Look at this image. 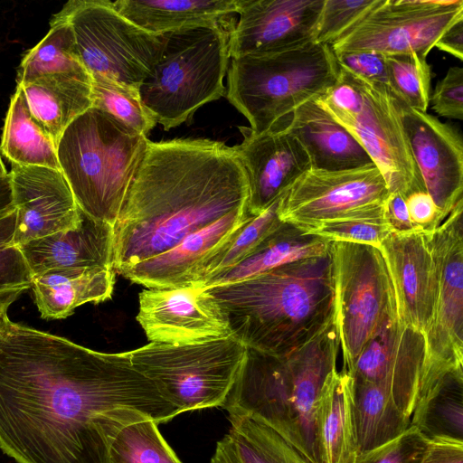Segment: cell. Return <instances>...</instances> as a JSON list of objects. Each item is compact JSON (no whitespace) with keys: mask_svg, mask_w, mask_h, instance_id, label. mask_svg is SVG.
I'll return each mask as SVG.
<instances>
[{"mask_svg":"<svg viewBox=\"0 0 463 463\" xmlns=\"http://www.w3.org/2000/svg\"><path fill=\"white\" fill-rule=\"evenodd\" d=\"M463 200L426 234L437 273V303L425 335L424 372L463 367Z\"/></svg>","mask_w":463,"mask_h":463,"instance_id":"cell-14","label":"cell"},{"mask_svg":"<svg viewBox=\"0 0 463 463\" xmlns=\"http://www.w3.org/2000/svg\"><path fill=\"white\" fill-rule=\"evenodd\" d=\"M226 434L240 463H311L279 434L258 419L229 413Z\"/></svg>","mask_w":463,"mask_h":463,"instance_id":"cell-34","label":"cell"},{"mask_svg":"<svg viewBox=\"0 0 463 463\" xmlns=\"http://www.w3.org/2000/svg\"><path fill=\"white\" fill-rule=\"evenodd\" d=\"M463 15V1L380 0L330 47L427 57L441 33Z\"/></svg>","mask_w":463,"mask_h":463,"instance_id":"cell-13","label":"cell"},{"mask_svg":"<svg viewBox=\"0 0 463 463\" xmlns=\"http://www.w3.org/2000/svg\"><path fill=\"white\" fill-rule=\"evenodd\" d=\"M243 141L233 148L249 183L248 211L258 216L310 169L308 156L285 127L256 134L239 127Z\"/></svg>","mask_w":463,"mask_h":463,"instance_id":"cell-21","label":"cell"},{"mask_svg":"<svg viewBox=\"0 0 463 463\" xmlns=\"http://www.w3.org/2000/svg\"><path fill=\"white\" fill-rule=\"evenodd\" d=\"M226 98L260 134L285 127L302 104L326 94L340 66L331 47L314 41L232 58Z\"/></svg>","mask_w":463,"mask_h":463,"instance_id":"cell-6","label":"cell"},{"mask_svg":"<svg viewBox=\"0 0 463 463\" xmlns=\"http://www.w3.org/2000/svg\"><path fill=\"white\" fill-rule=\"evenodd\" d=\"M137 320L154 343L183 345L232 335L227 314L201 285L146 288Z\"/></svg>","mask_w":463,"mask_h":463,"instance_id":"cell-15","label":"cell"},{"mask_svg":"<svg viewBox=\"0 0 463 463\" xmlns=\"http://www.w3.org/2000/svg\"><path fill=\"white\" fill-rule=\"evenodd\" d=\"M246 355L247 347L233 335L183 345L151 342L129 351L134 368L180 413L222 408Z\"/></svg>","mask_w":463,"mask_h":463,"instance_id":"cell-9","label":"cell"},{"mask_svg":"<svg viewBox=\"0 0 463 463\" xmlns=\"http://www.w3.org/2000/svg\"><path fill=\"white\" fill-rule=\"evenodd\" d=\"M403 197L416 231L430 234L442 223L441 214L426 189L411 191Z\"/></svg>","mask_w":463,"mask_h":463,"instance_id":"cell-45","label":"cell"},{"mask_svg":"<svg viewBox=\"0 0 463 463\" xmlns=\"http://www.w3.org/2000/svg\"><path fill=\"white\" fill-rule=\"evenodd\" d=\"M380 0H325L313 41L331 45Z\"/></svg>","mask_w":463,"mask_h":463,"instance_id":"cell-40","label":"cell"},{"mask_svg":"<svg viewBox=\"0 0 463 463\" xmlns=\"http://www.w3.org/2000/svg\"><path fill=\"white\" fill-rule=\"evenodd\" d=\"M115 9L140 28L165 34L187 27L229 23L241 0H118Z\"/></svg>","mask_w":463,"mask_h":463,"instance_id":"cell-28","label":"cell"},{"mask_svg":"<svg viewBox=\"0 0 463 463\" xmlns=\"http://www.w3.org/2000/svg\"><path fill=\"white\" fill-rule=\"evenodd\" d=\"M16 223V210L0 218V291L12 288H29L33 274L18 247L9 246Z\"/></svg>","mask_w":463,"mask_h":463,"instance_id":"cell-41","label":"cell"},{"mask_svg":"<svg viewBox=\"0 0 463 463\" xmlns=\"http://www.w3.org/2000/svg\"><path fill=\"white\" fill-rule=\"evenodd\" d=\"M432 109L440 117L463 118V68L450 67L430 94Z\"/></svg>","mask_w":463,"mask_h":463,"instance_id":"cell-43","label":"cell"},{"mask_svg":"<svg viewBox=\"0 0 463 463\" xmlns=\"http://www.w3.org/2000/svg\"><path fill=\"white\" fill-rule=\"evenodd\" d=\"M285 128L304 146L312 170L341 171L373 165L357 139L317 99L298 107Z\"/></svg>","mask_w":463,"mask_h":463,"instance_id":"cell-24","label":"cell"},{"mask_svg":"<svg viewBox=\"0 0 463 463\" xmlns=\"http://www.w3.org/2000/svg\"><path fill=\"white\" fill-rule=\"evenodd\" d=\"M179 410L131 364L9 320L0 330V449L17 463H110L121 427Z\"/></svg>","mask_w":463,"mask_h":463,"instance_id":"cell-1","label":"cell"},{"mask_svg":"<svg viewBox=\"0 0 463 463\" xmlns=\"http://www.w3.org/2000/svg\"><path fill=\"white\" fill-rule=\"evenodd\" d=\"M10 174L0 177V218L14 211Z\"/></svg>","mask_w":463,"mask_h":463,"instance_id":"cell-51","label":"cell"},{"mask_svg":"<svg viewBox=\"0 0 463 463\" xmlns=\"http://www.w3.org/2000/svg\"><path fill=\"white\" fill-rule=\"evenodd\" d=\"M210 463H240L226 435L217 442Z\"/></svg>","mask_w":463,"mask_h":463,"instance_id":"cell-50","label":"cell"},{"mask_svg":"<svg viewBox=\"0 0 463 463\" xmlns=\"http://www.w3.org/2000/svg\"><path fill=\"white\" fill-rule=\"evenodd\" d=\"M428 439L411 425L394 439L357 455L354 463H420Z\"/></svg>","mask_w":463,"mask_h":463,"instance_id":"cell-42","label":"cell"},{"mask_svg":"<svg viewBox=\"0 0 463 463\" xmlns=\"http://www.w3.org/2000/svg\"><path fill=\"white\" fill-rule=\"evenodd\" d=\"M253 217L248 207L235 210L192 233L168 251L137 264L122 276L147 288L186 286L194 269Z\"/></svg>","mask_w":463,"mask_h":463,"instance_id":"cell-22","label":"cell"},{"mask_svg":"<svg viewBox=\"0 0 463 463\" xmlns=\"http://www.w3.org/2000/svg\"><path fill=\"white\" fill-rule=\"evenodd\" d=\"M340 67L369 81L390 88L386 55L373 51H346L335 53Z\"/></svg>","mask_w":463,"mask_h":463,"instance_id":"cell-44","label":"cell"},{"mask_svg":"<svg viewBox=\"0 0 463 463\" xmlns=\"http://www.w3.org/2000/svg\"><path fill=\"white\" fill-rule=\"evenodd\" d=\"M316 430L321 463H354L358 455L353 380L333 370L326 378L316 406Z\"/></svg>","mask_w":463,"mask_h":463,"instance_id":"cell-25","label":"cell"},{"mask_svg":"<svg viewBox=\"0 0 463 463\" xmlns=\"http://www.w3.org/2000/svg\"><path fill=\"white\" fill-rule=\"evenodd\" d=\"M402 119L425 187L443 221L463 200V141L450 124L402 102Z\"/></svg>","mask_w":463,"mask_h":463,"instance_id":"cell-18","label":"cell"},{"mask_svg":"<svg viewBox=\"0 0 463 463\" xmlns=\"http://www.w3.org/2000/svg\"><path fill=\"white\" fill-rule=\"evenodd\" d=\"M90 77L92 107L146 137L157 123L143 105L138 89L100 75Z\"/></svg>","mask_w":463,"mask_h":463,"instance_id":"cell-37","label":"cell"},{"mask_svg":"<svg viewBox=\"0 0 463 463\" xmlns=\"http://www.w3.org/2000/svg\"><path fill=\"white\" fill-rule=\"evenodd\" d=\"M379 249L392 283L399 321L425 337L437 303L436 267L426 234L392 232Z\"/></svg>","mask_w":463,"mask_h":463,"instance_id":"cell-20","label":"cell"},{"mask_svg":"<svg viewBox=\"0 0 463 463\" xmlns=\"http://www.w3.org/2000/svg\"><path fill=\"white\" fill-rule=\"evenodd\" d=\"M280 198L247 222L226 244L203 260L191 273L187 285H203L208 279L237 265L279 227L284 222L278 213Z\"/></svg>","mask_w":463,"mask_h":463,"instance_id":"cell-35","label":"cell"},{"mask_svg":"<svg viewBox=\"0 0 463 463\" xmlns=\"http://www.w3.org/2000/svg\"><path fill=\"white\" fill-rule=\"evenodd\" d=\"M17 87L31 115L56 146L69 125L92 107L90 75L52 74Z\"/></svg>","mask_w":463,"mask_h":463,"instance_id":"cell-27","label":"cell"},{"mask_svg":"<svg viewBox=\"0 0 463 463\" xmlns=\"http://www.w3.org/2000/svg\"><path fill=\"white\" fill-rule=\"evenodd\" d=\"M331 244L326 239L283 222L241 262L208 279L201 286L211 288L235 283L288 262L324 255L330 250Z\"/></svg>","mask_w":463,"mask_h":463,"instance_id":"cell-29","label":"cell"},{"mask_svg":"<svg viewBox=\"0 0 463 463\" xmlns=\"http://www.w3.org/2000/svg\"><path fill=\"white\" fill-rule=\"evenodd\" d=\"M54 14L70 24L90 75L137 89L152 71L165 43V34L140 28L109 0H70Z\"/></svg>","mask_w":463,"mask_h":463,"instance_id":"cell-10","label":"cell"},{"mask_svg":"<svg viewBox=\"0 0 463 463\" xmlns=\"http://www.w3.org/2000/svg\"><path fill=\"white\" fill-rule=\"evenodd\" d=\"M325 0H241L229 39L231 58L313 41Z\"/></svg>","mask_w":463,"mask_h":463,"instance_id":"cell-19","label":"cell"},{"mask_svg":"<svg viewBox=\"0 0 463 463\" xmlns=\"http://www.w3.org/2000/svg\"><path fill=\"white\" fill-rule=\"evenodd\" d=\"M248 200L233 146L207 138L148 140L113 225L115 272L168 251Z\"/></svg>","mask_w":463,"mask_h":463,"instance_id":"cell-2","label":"cell"},{"mask_svg":"<svg viewBox=\"0 0 463 463\" xmlns=\"http://www.w3.org/2000/svg\"><path fill=\"white\" fill-rule=\"evenodd\" d=\"M439 50L463 60V15L453 21L435 43Z\"/></svg>","mask_w":463,"mask_h":463,"instance_id":"cell-48","label":"cell"},{"mask_svg":"<svg viewBox=\"0 0 463 463\" xmlns=\"http://www.w3.org/2000/svg\"><path fill=\"white\" fill-rule=\"evenodd\" d=\"M0 151L11 164L61 171L56 145L31 115L18 87L5 116Z\"/></svg>","mask_w":463,"mask_h":463,"instance_id":"cell-32","label":"cell"},{"mask_svg":"<svg viewBox=\"0 0 463 463\" xmlns=\"http://www.w3.org/2000/svg\"><path fill=\"white\" fill-rule=\"evenodd\" d=\"M352 380L358 454L394 439L411 426V418L402 412L384 386Z\"/></svg>","mask_w":463,"mask_h":463,"instance_id":"cell-30","label":"cell"},{"mask_svg":"<svg viewBox=\"0 0 463 463\" xmlns=\"http://www.w3.org/2000/svg\"><path fill=\"white\" fill-rule=\"evenodd\" d=\"M428 439L463 440V367L441 373L419 399L411 418Z\"/></svg>","mask_w":463,"mask_h":463,"instance_id":"cell-31","label":"cell"},{"mask_svg":"<svg viewBox=\"0 0 463 463\" xmlns=\"http://www.w3.org/2000/svg\"><path fill=\"white\" fill-rule=\"evenodd\" d=\"M389 195L374 164L341 171L309 169L282 195L278 213L282 222L309 232L333 220L385 217Z\"/></svg>","mask_w":463,"mask_h":463,"instance_id":"cell-12","label":"cell"},{"mask_svg":"<svg viewBox=\"0 0 463 463\" xmlns=\"http://www.w3.org/2000/svg\"><path fill=\"white\" fill-rule=\"evenodd\" d=\"M340 347L335 317L313 339L283 355L247 348L241 373L222 408L254 417L311 463H321L316 406Z\"/></svg>","mask_w":463,"mask_h":463,"instance_id":"cell-4","label":"cell"},{"mask_svg":"<svg viewBox=\"0 0 463 463\" xmlns=\"http://www.w3.org/2000/svg\"><path fill=\"white\" fill-rule=\"evenodd\" d=\"M152 419L118 429L109 442L110 463H182Z\"/></svg>","mask_w":463,"mask_h":463,"instance_id":"cell-36","label":"cell"},{"mask_svg":"<svg viewBox=\"0 0 463 463\" xmlns=\"http://www.w3.org/2000/svg\"><path fill=\"white\" fill-rule=\"evenodd\" d=\"M147 143L146 136L93 107L69 125L57 144L58 161L84 214L115 224Z\"/></svg>","mask_w":463,"mask_h":463,"instance_id":"cell-5","label":"cell"},{"mask_svg":"<svg viewBox=\"0 0 463 463\" xmlns=\"http://www.w3.org/2000/svg\"><path fill=\"white\" fill-rule=\"evenodd\" d=\"M426 359L424 335L389 320L368 341L347 373L356 380L384 386L402 412L411 418L420 397Z\"/></svg>","mask_w":463,"mask_h":463,"instance_id":"cell-16","label":"cell"},{"mask_svg":"<svg viewBox=\"0 0 463 463\" xmlns=\"http://www.w3.org/2000/svg\"><path fill=\"white\" fill-rule=\"evenodd\" d=\"M11 165L16 223L9 246L18 247L80 224L81 211L61 171Z\"/></svg>","mask_w":463,"mask_h":463,"instance_id":"cell-17","label":"cell"},{"mask_svg":"<svg viewBox=\"0 0 463 463\" xmlns=\"http://www.w3.org/2000/svg\"><path fill=\"white\" fill-rule=\"evenodd\" d=\"M420 463H463V440L443 438L428 439Z\"/></svg>","mask_w":463,"mask_h":463,"instance_id":"cell-46","label":"cell"},{"mask_svg":"<svg viewBox=\"0 0 463 463\" xmlns=\"http://www.w3.org/2000/svg\"><path fill=\"white\" fill-rule=\"evenodd\" d=\"M317 101L365 149L390 194L426 189L403 128L402 101L389 87L340 67L335 84Z\"/></svg>","mask_w":463,"mask_h":463,"instance_id":"cell-8","label":"cell"},{"mask_svg":"<svg viewBox=\"0 0 463 463\" xmlns=\"http://www.w3.org/2000/svg\"><path fill=\"white\" fill-rule=\"evenodd\" d=\"M392 232L385 217H356L325 222L307 232L330 241L352 242L379 248L381 242Z\"/></svg>","mask_w":463,"mask_h":463,"instance_id":"cell-39","label":"cell"},{"mask_svg":"<svg viewBox=\"0 0 463 463\" xmlns=\"http://www.w3.org/2000/svg\"><path fill=\"white\" fill-rule=\"evenodd\" d=\"M90 75L82 64L68 22L53 14L47 34L23 57L17 68V85L52 74Z\"/></svg>","mask_w":463,"mask_h":463,"instance_id":"cell-33","label":"cell"},{"mask_svg":"<svg viewBox=\"0 0 463 463\" xmlns=\"http://www.w3.org/2000/svg\"><path fill=\"white\" fill-rule=\"evenodd\" d=\"M25 289L27 288L18 287L0 291V330L5 327L10 320L7 316L8 307Z\"/></svg>","mask_w":463,"mask_h":463,"instance_id":"cell-49","label":"cell"},{"mask_svg":"<svg viewBox=\"0 0 463 463\" xmlns=\"http://www.w3.org/2000/svg\"><path fill=\"white\" fill-rule=\"evenodd\" d=\"M384 216L392 232L416 231L411 222L404 197L399 193L390 194L384 205Z\"/></svg>","mask_w":463,"mask_h":463,"instance_id":"cell-47","label":"cell"},{"mask_svg":"<svg viewBox=\"0 0 463 463\" xmlns=\"http://www.w3.org/2000/svg\"><path fill=\"white\" fill-rule=\"evenodd\" d=\"M418 53L386 56L390 89L408 107L427 112L430 99L431 69Z\"/></svg>","mask_w":463,"mask_h":463,"instance_id":"cell-38","label":"cell"},{"mask_svg":"<svg viewBox=\"0 0 463 463\" xmlns=\"http://www.w3.org/2000/svg\"><path fill=\"white\" fill-rule=\"evenodd\" d=\"M6 175H8V173H7V171L5 169V166L4 163H3L1 156H0V177L5 176Z\"/></svg>","mask_w":463,"mask_h":463,"instance_id":"cell-52","label":"cell"},{"mask_svg":"<svg viewBox=\"0 0 463 463\" xmlns=\"http://www.w3.org/2000/svg\"><path fill=\"white\" fill-rule=\"evenodd\" d=\"M228 24L165 33L162 54L138 89L143 105L165 130L186 122L202 106L224 95L234 25Z\"/></svg>","mask_w":463,"mask_h":463,"instance_id":"cell-7","label":"cell"},{"mask_svg":"<svg viewBox=\"0 0 463 463\" xmlns=\"http://www.w3.org/2000/svg\"><path fill=\"white\" fill-rule=\"evenodd\" d=\"M116 272L104 268H68L48 270L33 278V290L41 317L61 319L85 304L111 298Z\"/></svg>","mask_w":463,"mask_h":463,"instance_id":"cell-26","label":"cell"},{"mask_svg":"<svg viewBox=\"0 0 463 463\" xmlns=\"http://www.w3.org/2000/svg\"><path fill=\"white\" fill-rule=\"evenodd\" d=\"M18 248L33 278L56 269H113V226L81 212V222L77 228L28 241Z\"/></svg>","mask_w":463,"mask_h":463,"instance_id":"cell-23","label":"cell"},{"mask_svg":"<svg viewBox=\"0 0 463 463\" xmlns=\"http://www.w3.org/2000/svg\"><path fill=\"white\" fill-rule=\"evenodd\" d=\"M205 288L225 310L232 335L268 354L283 355L304 345L335 316L331 248L324 255Z\"/></svg>","mask_w":463,"mask_h":463,"instance_id":"cell-3","label":"cell"},{"mask_svg":"<svg viewBox=\"0 0 463 463\" xmlns=\"http://www.w3.org/2000/svg\"><path fill=\"white\" fill-rule=\"evenodd\" d=\"M335 322L343 370L350 372L358 355L382 327L397 319L395 294L379 248L332 241Z\"/></svg>","mask_w":463,"mask_h":463,"instance_id":"cell-11","label":"cell"}]
</instances>
